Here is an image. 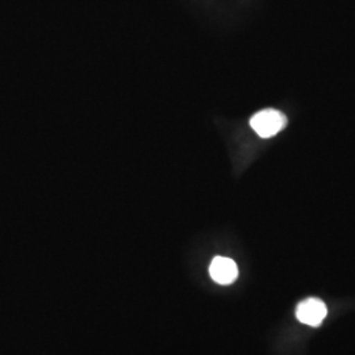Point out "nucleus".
<instances>
[{
  "instance_id": "1",
  "label": "nucleus",
  "mask_w": 355,
  "mask_h": 355,
  "mask_svg": "<svg viewBox=\"0 0 355 355\" xmlns=\"http://www.w3.org/2000/svg\"><path fill=\"white\" fill-rule=\"evenodd\" d=\"M250 127L262 139H271L287 127V117L278 110H263L250 119Z\"/></svg>"
},
{
  "instance_id": "2",
  "label": "nucleus",
  "mask_w": 355,
  "mask_h": 355,
  "mask_svg": "<svg viewBox=\"0 0 355 355\" xmlns=\"http://www.w3.org/2000/svg\"><path fill=\"white\" fill-rule=\"evenodd\" d=\"M328 315V308L318 297H309L296 308V318L309 327H318Z\"/></svg>"
},
{
  "instance_id": "3",
  "label": "nucleus",
  "mask_w": 355,
  "mask_h": 355,
  "mask_svg": "<svg viewBox=\"0 0 355 355\" xmlns=\"http://www.w3.org/2000/svg\"><path fill=\"white\" fill-rule=\"evenodd\" d=\"M209 275L216 283L227 286L232 284L239 277V267L236 262L225 257H216L209 266Z\"/></svg>"
}]
</instances>
